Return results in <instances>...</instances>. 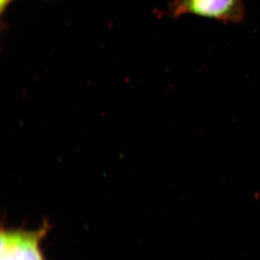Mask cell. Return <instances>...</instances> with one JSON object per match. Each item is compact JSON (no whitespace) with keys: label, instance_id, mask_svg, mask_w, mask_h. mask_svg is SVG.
I'll list each match as a JSON object with an SVG mask.
<instances>
[{"label":"cell","instance_id":"cell-2","mask_svg":"<svg viewBox=\"0 0 260 260\" xmlns=\"http://www.w3.org/2000/svg\"><path fill=\"white\" fill-rule=\"evenodd\" d=\"M49 230L47 222L37 230H2L1 260H44L40 245Z\"/></svg>","mask_w":260,"mask_h":260},{"label":"cell","instance_id":"cell-1","mask_svg":"<svg viewBox=\"0 0 260 260\" xmlns=\"http://www.w3.org/2000/svg\"><path fill=\"white\" fill-rule=\"evenodd\" d=\"M172 13L174 17L189 14L224 23H239L244 18L245 8L244 0H177Z\"/></svg>","mask_w":260,"mask_h":260},{"label":"cell","instance_id":"cell-3","mask_svg":"<svg viewBox=\"0 0 260 260\" xmlns=\"http://www.w3.org/2000/svg\"><path fill=\"white\" fill-rule=\"evenodd\" d=\"M10 1V0H0V8H1L2 11H3L5 6L8 4Z\"/></svg>","mask_w":260,"mask_h":260}]
</instances>
